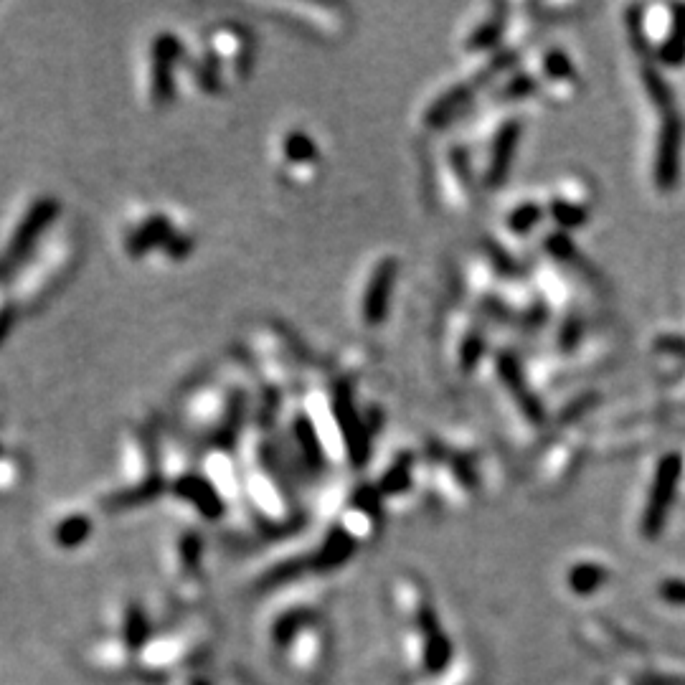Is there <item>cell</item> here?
<instances>
[{
	"mask_svg": "<svg viewBox=\"0 0 685 685\" xmlns=\"http://www.w3.org/2000/svg\"><path fill=\"white\" fill-rule=\"evenodd\" d=\"M74 252H77V239L74 231L54 229L49 231V242H39L31 252L28 267L18 269V280L13 287V297L21 305L28 302H39L64 280L74 264Z\"/></svg>",
	"mask_w": 685,
	"mask_h": 685,
	"instance_id": "obj_1",
	"label": "cell"
},
{
	"mask_svg": "<svg viewBox=\"0 0 685 685\" xmlns=\"http://www.w3.org/2000/svg\"><path fill=\"white\" fill-rule=\"evenodd\" d=\"M125 249L130 257H145L153 249H160L168 257L183 259L193 252V236L178 231L168 216L155 211L127 226Z\"/></svg>",
	"mask_w": 685,
	"mask_h": 685,
	"instance_id": "obj_2",
	"label": "cell"
},
{
	"mask_svg": "<svg viewBox=\"0 0 685 685\" xmlns=\"http://www.w3.org/2000/svg\"><path fill=\"white\" fill-rule=\"evenodd\" d=\"M680 475H683V457L675 455V452L660 457L640 518L642 536L650 538V541L660 538V533L665 531V523H668L670 510H673L675 503V493H678Z\"/></svg>",
	"mask_w": 685,
	"mask_h": 685,
	"instance_id": "obj_3",
	"label": "cell"
},
{
	"mask_svg": "<svg viewBox=\"0 0 685 685\" xmlns=\"http://www.w3.org/2000/svg\"><path fill=\"white\" fill-rule=\"evenodd\" d=\"M683 140H685V122L678 112L663 115L660 125L658 148H655L653 163V181L655 188L663 193L675 191L680 181V168H683Z\"/></svg>",
	"mask_w": 685,
	"mask_h": 685,
	"instance_id": "obj_4",
	"label": "cell"
},
{
	"mask_svg": "<svg viewBox=\"0 0 685 685\" xmlns=\"http://www.w3.org/2000/svg\"><path fill=\"white\" fill-rule=\"evenodd\" d=\"M209 59L219 69L221 79H224L226 66H231L239 79H247L252 74L254 64V44L249 39V33L242 26H234V23L216 26L209 33Z\"/></svg>",
	"mask_w": 685,
	"mask_h": 685,
	"instance_id": "obj_5",
	"label": "cell"
},
{
	"mask_svg": "<svg viewBox=\"0 0 685 685\" xmlns=\"http://www.w3.org/2000/svg\"><path fill=\"white\" fill-rule=\"evenodd\" d=\"M186 56L181 41L173 33H160L158 39L150 44V72L148 89L150 105L165 107L176 89V66Z\"/></svg>",
	"mask_w": 685,
	"mask_h": 685,
	"instance_id": "obj_6",
	"label": "cell"
},
{
	"mask_svg": "<svg viewBox=\"0 0 685 685\" xmlns=\"http://www.w3.org/2000/svg\"><path fill=\"white\" fill-rule=\"evenodd\" d=\"M396 274H399V262L394 257L379 259L373 264L366 287L361 292V320L366 328H381V323L386 320Z\"/></svg>",
	"mask_w": 685,
	"mask_h": 685,
	"instance_id": "obj_7",
	"label": "cell"
},
{
	"mask_svg": "<svg viewBox=\"0 0 685 685\" xmlns=\"http://www.w3.org/2000/svg\"><path fill=\"white\" fill-rule=\"evenodd\" d=\"M592 214V191L587 181L579 176L561 178L556 183V191L551 203H548V216L556 221L559 231L564 229H581Z\"/></svg>",
	"mask_w": 685,
	"mask_h": 685,
	"instance_id": "obj_8",
	"label": "cell"
},
{
	"mask_svg": "<svg viewBox=\"0 0 685 685\" xmlns=\"http://www.w3.org/2000/svg\"><path fill=\"white\" fill-rule=\"evenodd\" d=\"M498 376L505 386V394L510 396V401L516 404V409H521L523 419L531 429H543L546 427V414H543L541 401L536 399V394L531 391L526 381V373H523L521 361H518L513 353L503 351L498 356Z\"/></svg>",
	"mask_w": 685,
	"mask_h": 685,
	"instance_id": "obj_9",
	"label": "cell"
},
{
	"mask_svg": "<svg viewBox=\"0 0 685 685\" xmlns=\"http://www.w3.org/2000/svg\"><path fill=\"white\" fill-rule=\"evenodd\" d=\"M452 363L460 376H472L480 368L485 351H488V328L480 315H462L457 320V333L452 335Z\"/></svg>",
	"mask_w": 685,
	"mask_h": 685,
	"instance_id": "obj_10",
	"label": "cell"
},
{
	"mask_svg": "<svg viewBox=\"0 0 685 685\" xmlns=\"http://www.w3.org/2000/svg\"><path fill=\"white\" fill-rule=\"evenodd\" d=\"M521 135H523V125L521 120H505L500 125V130L495 132L493 145H490L488 153V165L483 170V186L485 188H500L508 178L510 168H513V158L518 153V145H521Z\"/></svg>",
	"mask_w": 685,
	"mask_h": 685,
	"instance_id": "obj_11",
	"label": "cell"
},
{
	"mask_svg": "<svg viewBox=\"0 0 685 685\" xmlns=\"http://www.w3.org/2000/svg\"><path fill=\"white\" fill-rule=\"evenodd\" d=\"M170 493L176 495L181 503L191 505L198 516L206 518V521H219L224 516V495L216 490V485L211 483L209 477L203 475H178L173 483H170Z\"/></svg>",
	"mask_w": 685,
	"mask_h": 685,
	"instance_id": "obj_12",
	"label": "cell"
},
{
	"mask_svg": "<svg viewBox=\"0 0 685 685\" xmlns=\"http://www.w3.org/2000/svg\"><path fill=\"white\" fill-rule=\"evenodd\" d=\"M538 92H551L554 99L574 97L579 89V74L564 49H546L538 56V74H533Z\"/></svg>",
	"mask_w": 685,
	"mask_h": 685,
	"instance_id": "obj_13",
	"label": "cell"
},
{
	"mask_svg": "<svg viewBox=\"0 0 685 685\" xmlns=\"http://www.w3.org/2000/svg\"><path fill=\"white\" fill-rule=\"evenodd\" d=\"M282 150V165L290 170V181H302V178L315 176V165H318L320 153L318 145L313 143V137L305 135L302 130H290L285 132V137L280 140Z\"/></svg>",
	"mask_w": 685,
	"mask_h": 685,
	"instance_id": "obj_14",
	"label": "cell"
},
{
	"mask_svg": "<svg viewBox=\"0 0 685 685\" xmlns=\"http://www.w3.org/2000/svg\"><path fill=\"white\" fill-rule=\"evenodd\" d=\"M508 8L505 6H493L477 18L475 26L467 31L465 36V54L480 56V54H493L495 46H500L505 28H508V18H505Z\"/></svg>",
	"mask_w": 685,
	"mask_h": 685,
	"instance_id": "obj_15",
	"label": "cell"
},
{
	"mask_svg": "<svg viewBox=\"0 0 685 685\" xmlns=\"http://www.w3.org/2000/svg\"><path fill=\"white\" fill-rule=\"evenodd\" d=\"M475 89L480 87L467 79V82L455 84V87L439 94L432 105L427 107V112H424V125H427L429 130H442V127L450 125L460 112H465L467 107H470L472 97H475Z\"/></svg>",
	"mask_w": 685,
	"mask_h": 685,
	"instance_id": "obj_16",
	"label": "cell"
},
{
	"mask_svg": "<svg viewBox=\"0 0 685 685\" xmlns=\"http://www.w3.org/2000/svg\"><path fill=\"white\" fill-rule=\"evenodd\" d=\"M94 521L84 513V510H66L51 523L49 538L56 548L61 551H77L79 546L92 538Z\"/></svg>",
	"mask_w": 685,
	"mask_h": 685,
	"instance_id": "obj_17",
	"label": "cell"
},
{
	"mask_svg": "<svg viewBox=\"0 0 685 685\" xmlns=\"http://www.w3.org/2000/svg\"><path fill=\"white\" fill-rule=\"evenodd\" d=\"M414 475H417V457L411 452H399L373 488L379 490L381 498H401L414 488Z\"/></svg>",
	"mask_w": 685,
	"mask_h": 685,
	"instance_id": "obj_18",
	"label": "cell"
},
{
	"mask_svg": "<svg viewBox=\"0 0 685 685\" xmlns=\"http://www.w3.org/2000/svg\"><path fill=\"white\" fill-rule=\"evenodd\" d=\"M356 538L346 531V528H338V531H330L328 538L320 543L318 554L310 559V569L318 571H333L338 566H343L346 561H351V556L356 554Z\"/></svg>",
	"mask_w": 685,
	"mask_h": 685,
	"instance_id": "obj_19",
	"label": "cell"
},
{
	"mask_svg": "<svg viewBox=\"0 0 685 685\" xmlns=\"http://www.w3.org/2000/svg\"><path fill=\"white\" fill-rule=\"evenodd\" d=\"M120 640L125 650L140 653L150 642V620L145 609L135 602H127L120 612Z\"/></svg>",
	"mask_w": 685,
	"mask_h": 685,
	"instance_id": "obj_20",
	"label": "cell"
},
{
	"mask_svg": "<svg viewBox=\"0 0 685 685\" xmlns=\"http://www.w3.org/2000/svg\"><path fill=\"white\" fill-rule=\"evenodd\" d=\"M668 33L655 49V59L665 66H683L685 64V6L670 8Z\"/></svg>",
	"mask_w": 685,
	"mask_h": 685,
	"instance_id": "obj_21",
	"label": "cell"
},
{
	"mask_svg": "<svg viewBox=\"0 0 685 685\" xmlns=\"http://www.w3.org/2000/svg\"><path fill=\"white\" fill-rule=\"evenodd\" d=\"M422 630H424V665H427L432 673L442 670L450 660V640L444 637L439 620L432 612H424L422 617Z\"/></svg>",
	"mask_w": 685,
	"mask_h": 685,
	"instance_id": "obj_22",
	"label": "cell"
},
{
	"mask_svg": "<svg viewBox=\"0 0 685 685\" xmlns=\"http://www.w3.org/2000/svg\"><path fill=\"white\" fill-rule=\"evenodd\" d=\"M642 87H645L647 99H650L658 110H663V115L673 112V89L668 87L663 74L655 69L653 61H645V64H642Z\"/></svg>",
	"mask_w": 685,
	"mask_h": 685,
	"instance_id": "obj_23",
	"label": "cell"
},
{
	"mask_svg": "<svg viewBox=\"0 0 685 685\" xmlns=\"http://www.w3.org/2000/svg\"><path fill=\"white\" fill-rule=\"evenodd\" d=\"M543 216H546V209H543V203H538V201H521V203H518V206H513V211H510L508 219H505V226H508L510 234L528 236L533 229H536L538 224H541Z\"/></svg>",
	"mask_w": 685,
	"mask_h": 685,
	"instance_id": "obj_24",
	"label": "cell"
},
{
	"mask_svg": "<svg viewBox=\"0 0 685 685\" xmlns=\"http://www.w3.org/2000/svg\"><path fill=\"white\" fill-rule=\"evenodd\" d=\"M607 569L602 564H592V561H584V564L571 566L569 571V587L574 594H592L602 587L607 581Z\"/></svg>",
	"mask_w": 685,
	"mask_h": 685,
	"instance_id": "obj_25",
	"label": "cell"
},
{
	"mask_svg": "<svg viewBox=\"0 0 685 685\" xmlns=\"http://www.w3.org/2000/svg\"><path fill=\"white\" fill-rule=\"evenodd\" d=\"M201 554H203V543L198 533H181L176 541V564L181 566L183 574L196 576L198 574V564H201Z\"/></svg>",
	"mask_w": 685,
	"mask_h": 685,
	"instance_id": "obj_26",
	"label": "cell"
},
{
	"mask_svg": "<svg viewBox=\"0 0 685 685\" xmlns=\"http://www.w3.org/2000/svg\"><path fill=\"white\" fill-rule=\"evenodd\" d=\"M584 340V320L579 315H566L556 333V351L559 353H574Z\"/></svg>",
	"mask_w": 685,
	"mask_h": 685,
	"instance_id": "obj_27",
	"label": "cell"
},
{
	"mask_svg": "<svg viewBox=\"0 0 685 685\" xmlns=\"http://www.w3.org/2000/svg\"><path fill=\"white\" fill-rule=\"evenodd\" d=\"M660 597L670 604H683L685 607V581L683 579H668L660 584Z\"/></svg>",
	"mask_w": 685,
	"mask_h": 685,
	"instance_id": "obj_28",
	"label": "cell"
},
{
	"mask_svg": "<svg viewBox=\"0 0 685 685\" xmlns=\"http://www.w3.org/2000/svg\"><path fill=\"white\" fill-rule=\"evenodd\" d=\"M655 348H658L660 353H670V356L685 358V338H678V335H665V338H658Z\"/></svg>",
	"mask_w": 685,
	"mask_h": 685,
	"instance_id": "obj_29",
	"label": "cell"
},
{
	"mask_svg": "<svg viewBox=\"0 0 685 685\" xmlns=\"http://www.w3.org/2000/svg\"><path fill=\"white\" fill-rule=\"evenodd\" d=\"M13 300L11 297H6L3 292H0V338H3V333L8 330V323H11V313H13Z\"/></svg>",
	"mask_w": 685,
	"mask_h": 685,
	"instance_id": "obj_30",
	"label": "cell"
}]
</instances>
